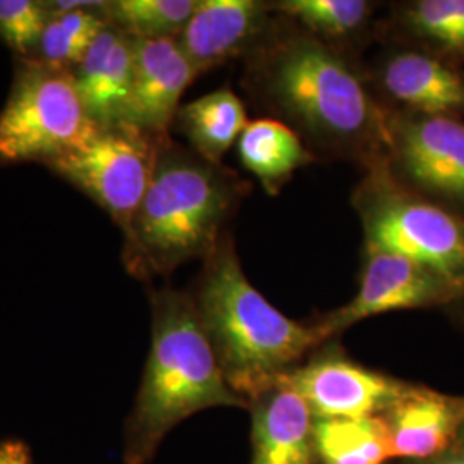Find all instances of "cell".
<instances>
[{"label":"cell","mask_w":464,"mask_h":464,"mask_svg":"<svg viewBox=\"0 0 464 464\" xmlns=\"http://www.w3.org/2000/svg\"><path fill=\"white\" fill-rule=\"evenodd\" d=\"M458 446L461 448V450H464V425L461 433H459V439H458Z\"/></svg>","instance_id":"27"},{"label":"cell","mask_w":464,"mask_h":464,"mask_svg":"<svg viewBox=\"0 0 464 464\" xmlns=\"http://www.w3.org/2000/svg\"><path fill=\"white\" fill-rule=\"evenodd\" d=\"M276 9L299 21L308 34L329 44L358 34L372 13L365 0H284Z\"/></svg>","instance_id":"23"},{"label":"cell","mask_w":464,"mask_h":464,"mask_svg":"<svg viewBox=\"0 0 464 464\" xmlns=\"http://www.w3.org/2000/svg\"><path fill=\"white\" fill-rule=\"evenodd\" d=\"M268 9L258 0H198L176 42L199 76L253 49Z\"/></svg>","instance_id":"12"},{"label":"cell","mask_w":464,"mask_h":464,"mask_svg":"<svg viewBox=\"0 0 464 464\" xmlns=\"http://www.w3.org/2000/svg\"><path fill=\"white\" fill-rule=\"evenodd\" d=\"M401 19L431 53L464 59V0H416Z\"/></svg>","instance_id":"22"},{"label":"cell","mask_w":464,"mask_h":464,"mask_svg":"<svg viewBox=\"0 0 464 464\" xmlns=\"http://www.w3.org/2000/svg\"><path fill=\"white\" fill-rule=\"evenodd\" d=\"M193 301L227 385L248 408L325 343L316 325L287 318L246 279L229 236L205 260Z\"/></svg>","instance_id":"3"},{"label":"cell","mask_w":464,"mask_h":464,"mask_svg":"<svg viewBox=\"0 0 464 464\" xmlns=\"http://www.w3.org/2000/svg\"><path fill=\"white\" fill-rule=\"evenodd\" d=\"M314 439L320 464H385L392 459L391 435L383 416L315 418Z\"/></svg>","instance_id":"19"},{"label":"cell","mask_w":464,"mask_h":464,"mask_svg":"<svg viewBox=\"0 0 464 464\" xmlns=\"http://www.w3.org/2000/svg\"><path fill=\"white\" fill-rule=\"evenodd\" d=\"M49 19L44 2L0 0V40L21 59H32Z\"/></svg>","instance_id":"24"},{"label":"cell","mask_w":464,"mask_h":464,"mask_svg":"<svg viewBox=\"0 0 464 464\" xmlns=\"http://www.w3.org/2000/svg\"><path fill=\"white\" fill-rule=\"evenodd\" d=\"M463 296H464V295H463Z\"/></svg>","instance_id":"28"},{"label":"cell","mask_w":464,"mask_h":464,"mask_svg":"<svg viewBox=\"0 0 464 464\" xmlns=\"http://www.w3.org/2000/svg\"><path fill=\"white\" fill-rule=\"evenodd\" d=\"M245 186L231 170L164 136L149 189L124 236L126 268L138 279H151L191 260H207L222 241V227Z\"/></svg>","instance_id":"2"},{"label":"cell","mask_w":464,"mask_h":464,"mask_svg":"<svg viewBox=\"0 0 464 464\" xmlns=\"http://www.w3.org/2000/svg\"><path fill=\"white\" fill-rule=\"evenodd\" d=\"M198 0H114L107 4L109 24L136 40L178 38Z\"/></svg>","instance_id":"21"},{"label":"cell","mask_w":464,"mask_h":464,"mask_svg":"<svg viewBox=\"0 0 464 464\" xmlns=\"http://www.w3.org/2000/svg\"><path fill=\"white\" fill-rule=\"evenodd\" d=\"M107 4L100 9H78L50 17L34 59L74 71L83 63L93 40L109 26L105 19Z\"/></svg>","instance_id":"20"},{"label":"cell","mask_w":464,"mask_h":464,"mask_svg":"<svg viewBox=\"0 0 464 464\" xmlns=\"http://www.w3.org/2000/svg\"><path fill=\"white\" fill-rule=\"evenodd\" d=\"M162 138L128 122L99 126L47 167L100 205L126 236L149 189Z\"/></svg>","instance_id":"7"},{"label":"cell","mask_w":464,"mask_h":464,"mask_svg":"<svg viewBox=\"0 0 464 464\" xmlns=\"http://www.w3.org/2000/svg\"><path fill=\"white\" fill-rule=\"evenodd\" d=\"M133 93L126 122L151 136H167L186 88L198 74L176 38H133Z\"/></svg>","instance_id":"11"},{"label":"cell","mask_w":464,"mask_h":464,"mask_svg":"<svg viewBox=\"0 0 464 464\" xmlns=\"http://www.w3.org/2000/svg\"><path fill=\"white\" fill-rule=\"evenodd\" d=\"M353 203L365 227V248L391 251L464 281V216L401 183L372 160Z\"/></svg>","instance_id":"5"},{"label":"cell","mask_w":464,"mask_h":464,"mask_svg":"<svg viewBox=\"0 0 464 464\" xmlns=\"http://www.w3.org/2000/svg\"><path fill=\"white\" fill-rule=\"evenodd\" d=\"M0 464H34L30 449L16 440H0Z\"/></svg>","instance_id":"25"},{"label":"cell","mask_w":464,"mask_h":464,"mask_svg":"<svg viewBox=\"0 0 464 464\" xmlns=\"http://www.w3.org/2000/svg\"><path fill=\"white\" fill-rule=\"evenodd\" d=\"M251 76L268 107L320 147L368 159L387 149V116L329 44L308 34L282 36L256 55Z\"/></svg>","instance_id":"1"},{"label":"cell","mask_w":464,"mask_h":464,"mask_svg":"<svg viewBox=\"0 0 464 464\" xmlns=\"http://www.w3.org/2000/svg\"><path fill=\"white\" fill-rule=\"evenodd\" d=\"M237 153L270 195L281 193L298 169L315 162L296 130L279 119L249 121L237 140Z\"/></svg>","instance_id":"17"},{"label":"cell","mask_w":464,"mask_h":464,"mask_svg":"<svg viewBox=\"0 0 464 464\" xmlns=\"http://www.w3.org/2000/svg\"><path fill=\"white\" fill-rule=\"evenodd\" d=\"M150 301L151 346L126 425L124 464H149L167 433L199 411L248 408L226 382L193 296L159 289Z\"/></svg>","instance_id":"4"},{"label":"cell","mask_w":464,"mask_h":464,"mask_svg":"<svg viewBox=\"0 0 464 464\" xmlns=\"http://www.w3.org/2000/svg\"><path fill=\"white\" fill-rule=\"evenodd\" d=\"M383 418L392 459L429 461L458 444L464 425V398L411 385Z\"/></svg>","instance_id":"13"},{"label":"cell","mask_w":464,"mask_h":464,"mask_svg":"<svg viewBox=\"0 0 464 464\" xmlns=\"http://www.w3.org/2000/svg\"><path fill=\"white\" fill-rule=\"evenodd\" d=\"M322 418H373L389 413L411 383L360 365L335 349L316 354L282 377Z\"/></svg>","instance_id":"10"},{"label":"cell","mask_w":464,"mask_h":464,"mask_svg":"<svg viewBox=\"0 0 464 464\" xmlns=\"http://www.w3.org/2000/svg\"><path fill=\"white\" fill-rule=\"evenodd\" d=\"M245 103L224 86L179 107L174 124L201 159L222 166L224 155L248 126Z\"/></svg>","instance_id":"18"},{"label":"cell","mask_w":464,"mask_h":464,"mask_svg":"<svg viewBox=\"0 0 464 464\" xmlns=\"http://www.w3.org/2000/svg\"><path fill=\"white\" fill-rule=\"evenodd\" d=\"M387 166L418 195L464 216V121L387 116Z\"/></svg>","instance_id":"8"},{"label":"cell","mask_w":464,"mask_h":464,"mask_svg":"<svg viewBox=\"0 0 464 464\" xmlns=\"http://www.w3.org/2000/svg\"><path fill=\"white\" fill-rule=\"evenodd\" d=\"M86 112L99 126L128 121L133 93V38L109 24L72 71Z\"/></svg>","instance_id":"15"},{"label":"cell","mask_w":464,"mask_h":464,"mask_svg":"<svg viewBox=\"0 0 464 464\" xmlns=\"http://www.w3.org/2000/svg\"><path fill=\"white\" fill-rule=\"evenodd\" d=\"M383 92L408 114L464 116V76L429 50H399L381 69Z\"/></svg>","instance_id":"14"},{"label":"cell","mask_w":464,"mask_h":464,"mask_svg":"<svg viewBox=\"0 0 464 464\" xmlns=\"http://www.w3.org/2000/svg\"><path fill=\"white\" fill-rule=\"evenodd\" d=\"M251 464H315V416L291 387L277 383L249 402Z\"/></svg>","instance_id":"16"},{"label":"cell","mask_w":464,"mask_h":464,"mask_svg":"<svg viewBox=\"0 0 464 464\" xmlns=\"http://www.w3.org/2000/svg\"><path fill=\"white\" fill-rule=\"evenodd\" d=\"M463 295L464 281L391 251L365 248L358 293L316 327L327 343L370 316L448 304Z\"/></svg>","instance_id":"9"},{"label":"cell","mask_w":464,"mask_h":464,"mask_svg":"<svg viewBox=\"0 0 464 464\" xmlns=\"http://www.w3.org/2000/svg\"><path fill=\"white\" fill-rule=\"evenodd\" d=\"M97 128L72 71L23 59L0 111V164L47 166L80 147Z\"/></svg>","instance_id":"6"},{"label":"cell","mask_w":464,"mask_h":464,"mask_svg":"<svg viewBox=\"0 0 464 464\" xmlns=\"http://www.w3.org/2000/svg\"><path fill=\"white\" fill-rule=\"evenodd\" d=\"M420 464H464V450L444 454V456H439L435 459H429V461H423Z\"/></svg>","instance_id":"26"}]
</instances>
